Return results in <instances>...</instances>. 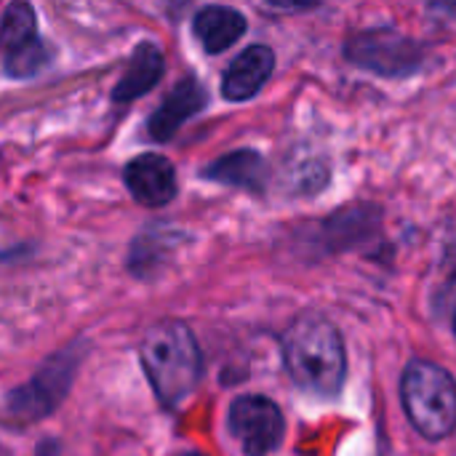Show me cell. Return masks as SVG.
I'll return each mask as SVG.
<instances>
[{
  "label": "cell",
  "mask_w": 456,
  "mask_h": 456,
  "mask_svg": "<svg viewBox=\"0 0 456 456\" xmlns=\"http://www.w3.org/2000/svg\"><path fill=\"white\" fill-rule=\"evenodd\" d=\"M283 363L294 385L318 398L339 395L347 379L345 339L323 315H302L286 329Z\"/></svg>",
  "instance_id": "6da1fadb"
},
{
  "label": "cell",
  "mask_w": 456,
  "mask_h": 456,
  "mask_svg": "<svg viewBox=\"0 0 456 456\" xmlns=\"http://www.w3.org/2000/svg\"><path fill=\"white\" fill-rule=\"evenodd\" d=\"M139 358L155 398L166 409L179 406L198 387L203 374L198 339L182 321H158L150 326L142 339Z\"/></svg>",
  "instance_id": "7a4b0ae2"
},
{
  "label": "cell",
  "mask_w": 456,
  "mask_h": 456,
  "mask_svg": "<svg viewBox=\"0 0 456 456\" xmlns=\"http://www.w3.org/2000/svg\"><path fill=\"white\" fill-rule=\"evenodd\" d=\"M401 403L425 441H446L456 430V379L433 361H411L403 369Z\"/></svg>",
  "instance_id": "3957f363"
},
{
  "label": "cell",
  "mask_w": 456,
  "mask_h": 456,
  "mask_svg": "<svg viewBox=\"0 0 456 456\" xmlns=\"http://www.w3.org/2000/svg\"><path fill=\"white\" fill-rule=\"evenodd\" d=\"M345 59L379 77H409L425 67L428 45L395 27H369L347 37Z\"/></svg>",
  "instance_id": "277c9868"
},
{
  "label": "cell",
  "mask_w": 456,
  "mask_h": 456,
  "mask_svg": "<svg viewBox=\"0 0 456 456\" xmlns=\"http://www.w3.org/2000/svg\"><path fill=\"white\" fill-rule=\"evenodd\" d=\"M77 366H80V347H69L48 358L27 385L8 393L5 398L8 414H13L21 422H37L48 417L69 393Z\"/></svg>",
  "instance_id": "5b68a950"
},
{
  "label": "cell",
  "mask_w": 456,
  "mask_h": 456,
  "mask_svg": "<svg viewBox=\"0 0 456 456\" xmlns=\"http://www.w3.org/2000/svg\"><path fill=\"white\" fill-rule=\"evenodd\" d=\"M227 425L246 456L273 454L286 436V419L275 401L265 395H240L232 401Z\"/></svg>",
  "instance_id": "8992f818"
},
{
  "label": "cell",
  "mask_w": 456,
  "mask_h": 456,
  "mask_svg": "<svg viewBox=\"0 0 456 456\" xmlns=\"http://www.w3.org/2000/svg\"><path fill=\"white\" fill-rule=\"evenodd\" d=\"M123 184L139 206L160 208L176 195V168L168 158L158 152H144L126 163Z\"/></svg>",
  "instance_id": "52a82bcc"
},
{
  "label": "cell",
  "mask_w": 456,
  "mask_h": 456,
  "mask_svg": "<svg viewBox=\"0 0 456 456\" xmlns=\"http://www.w3.org/2000/svg\"><path fill=\"white\" fill-rule=\"evenodd\" d=\"M275 69V51L265 43L243 48L222 75V96L227 102L254 99Z\"/></svg>",
  "instance_id": "ba28073f"
},
{
  "label": "cell",
  "mask_w": 456,
  "mask_h": 456,
  "mask_svg": "<svg viewBox=\"0 0 456 456\" xmlns=\"http://www.w3.org/2000/svg\"><path fill=\"white\" fill-rule=\"evenodd\" d=\"M208 94L198 77H182L174 91L160 102V107L147 120V134L152 142H168L192 115L203 112Z\"/></svg>",
  "instance_id": "9c48e42d"
},
{
  "label": "cell",
  "mask_w": 456,
  "mask_h": 456,
  "mask_svg": "<svg viewBox=\"0 0 456 456\" xmlns=\"http://www.w3.org/2000/svg\"><path fill=\"white\" fill-rule=\"evenodd\" d=\"M163 72H166V56H163V51L158 48V43L142 40L134 48L126 72L120 75V80L112 88V102L120 104V102H134V99L144 96L147 91H152L160 83Z\"/></svg>",
  "instance_id": "30bf717a"
},
{
  "label": "cell",
  "mask_w": 456,
  "mask_h": 456,
  "mask_svg": "<svg viewBox=\"0 0 456 456\" xmlns=\"http://www.w3.org/2000/svg\"><path fill=\"white\" fill-rule=\"evenodd\" d=\"M246 29H248L246 16L230 5H206L192 19V32L206 53L227 51L246 35Z\"/></svg>",
  "instance_id": "8fae6325"
},
{
  "label": "cell",
  "mask_w": 456,
  "mask_h": 456,
  "mask_svg": "<svg viewBox=\"0 0 456 456\" xmlns=\"http://www.w3.org/2000/svg\"><path fill=\"white\" fill-rule=\"evenodd\" d=\"M203 176L227 187L248 190L254 195L267 187V163L256 150H235L203 168Z\"/></svg>",
  "instance_id": "7c38bea8"
},
{
  "label": "cell",
  "mask_w": 456,
  "mask_h": 456,
  "mask_svg": "<svg viewBox=\"0 0 456 456\" xmlns=\"http://www.w3.org/2000/svg\"><path fill=\"white\" fill-rule=\"evenodd\" d=\"M179 235L163 227H147L131 246L128 254V270L139 278H144L147 273H152L176 246Z\"/></svg>",
  "instance_id": "4fadbf2b"
},
{
  "label": "cell",
  "mask_w": 456,
  "mask_h": 456,
  "mask_svg": "<svg viewBox=\"0 0 456 456\" xmlns=\"http://www.w3.org/2000/svg\"><path fill=\"white\" fill-rule=\"evenodd\" d=\"M37 40V19H35V11L32 5L27 3H11L5 11H3V19H0V45L3 51H16L27 43Z\"/></svg>",
  "instance_id": "5bb4252c"
},
{
  "label": "cell",
  "mask_w": 456,
  "mask_h": 456,
  "mask_svg": "<svg viewBox=\"0 0 456 456\" xmlns=\"http://www.w3.org/2000/svg\"><path fill=\"white\" fill-rule=\"evenodd\" d=\"M48 61H51V48H48L45 40L37 37V40H32V43L5 53V72L11 77H32Z\"/></svg>",
  "instance_id": "9a60e30c"
},
{
  "label": "cell",
  "mask_w": 456,
  "mask_h": 456,
  "mask_svg": "<svg viewBox=\"0 0 456 456\" xmlns=\"http://www.w3.org/2000/svg\"><path fill=\"white\" fill-rule=\"evenodd\" d=\"M436 315L449 323L452 334L456 337V270L436 294Z\"/></svg>",
  "instance_id": "2e32d148"
},
{
  "label": "cell",
  "mask_w": 456,
  "mask_h": 456,
  "mask_svg": "<svg viewBox=\"0 0 456 456\" xmlns=\"http://www.w3.org/2000/svg\"><path fill=\"white\" fill-rule=\"evenodd\" d=\"M436 11H441V13H449V16H454L456 19V3H441V5H433Z\"/></svg>",
  "instance_id": "e0dca14e"
},
{
  "label": "cell",
  "mask_w": 456,
  "mask_h": 456,
  "mask_svg": "<svg viewBox=\"0 0 456 456\" xmlns=\"http://www.w3.org/2000/svg\"><path fill=\"white\" fill-rule=\"evenodd\" d=\"M179 456H203V454H198V452H187V454H179Z\"/></svg>",
  "instance_id": "ac0fdd59"
}]
</instances>
